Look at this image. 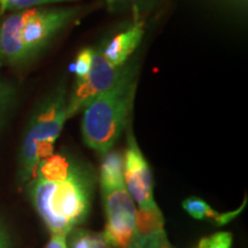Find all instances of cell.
Wrapping results in <instances>:
<instances>
[{"label":"cell","instance_id":"cell-17","mask_svg":"<svg viewBox=\"0 0 248 248\" xmlns=\"http://www.w3.org/2000/svg\"><path fill=\"white\" fill-rule=\"evenodd\" d=\"M141 248H175L167 239L166 233L159 234L156 237L151 238L145 241V243L139 244Z\"/></svg>","mask_w":248,"mask_h":248},{"label":"cell","instance_id":"cell-19","mask_svg":"<svg viewBox=\"0 0 248 248\" xmlns=\"http://www.w3.org/2000/svg\"><path fill=\"white\" fill-rule=\"evenodd\" d=\"M0 248H9L8 235L1 224H0Z\"/></svg>","mask_w":248,"mask_h":248},{"label":"cell","instance_id":"cell-4","mask_svg":"<svg viewBox=\"0 0 248 248\" xmlns=\"http://www.w3.org/2000/svg\"><path fill=\"white\" fill-rule=\"evenodd\" d=\"M66 120L67 91L66 85L60 84L39 105L27 128L18 156V178L22 184L36 176V145L40 141L55 142Z\"/></svg>","mask_w":248,"mask_h":248},{"label":"cell","instance_id":"cell-8","mask_svg":"<svg viewBox=\"0 0 248 248\" xmlns=\"http://www.w3.org/2000/svg\"><path fill=\"white\" fill-rule=\"evenodd\" d=\"M142 37V24H135L107 42L106 46L101 49V53L114 67H122L140 45Z\"/></svg>","mask_w":248,"mask_h":248},{"label":"cell","instance_id":"cell-10","mask_svg":"<svg viewBox=\"0 0 248 248\" xmlns=\"http://www.w3.org/2000/svg\"><path fill=\"white\" fill-rule=\"evenodd\" d=\"M162 233H166L164 221L157 204L150 208H139L136 212L135 238L139 244Z\"/></svg>","mask_w":248,"mask_h":248},{"label":"cell","instance_id":"cell-22","mask_svg":"<svg viewBox=\"0 0 248 248\" xmlns=\"http://www.w3.org/2000/svg\"><path fill=\"white\" fill-rule=\"evenodd\" d=\"M114 1H115V0H107V2H108V4H113Z\"/></svg>","mask_w":248,"mask_h":248},{"label":"cell","instance_id":"cell-2","mask_svg":"<svg viewBox=\"0 0 248 248\" xmlns=\"http://www.w3.org/2000/svg\"><path fill=\"white\" fill-rule=\"evenodd\" d=\"M79 12L80 7L16 11L0 23V57L11 63L31 60L73 22Z\"/></svg>","mask_w":248,"mask_h":248},{"label":"cell","instance_id":"cell-16","mask_svg":"<svg viewBox=\"0 0 248 248\" xmlns=\"http://www.w3.org/2000/svg\"><path fill=\"white\" fill-rule=\"evenodd\" d=\"M93 49L91 48H83L78 52L75 61V74L76 79L84 78L88 75L92 66L93 59Z\"/></svg>","mask_w":248,"mask_h":248},{"label":"cell","instance_id":"cell-7","mask_svg":"<svg viewBox=\"0 0 248 248\" xmlns=\"http://www.w3.org/2000/svg\"><path fill=\"white\" fill-rule=\"evenodd\" d=\"M124 183L130 197L138 203L139 208L156 206L150 166L131 132L128 133V146L124 153Z\"/></svg>","mask_w":248,"mask_h":248},{"label":"cell","instance_id":"cell-11","mask_svg":"<svg viewBox=\"0 0 248 248\" xmlns=\"http://www.w3.org/2000/svg\"><path fill=\"white\" fill-rule=\"evenodd\" d=\"M182 206L185 212L193 218L200 219V221L210 219V222H213L215 225L222 226L228 224L229 222H231L232 219H234L235 217L239 215L241 210H244L245 206H246V200L237 210L228 213H219L217 210H214L206 201L197 197H191L185 199L182 202Z\"/></svg>","mask_w":248,"mask_h":248},{"label":"cell","instance_id":"cell-6","mask_svg":"<svg viewBox=\"0 0 248 248\" xmlns=\"http://www.w3.org/2000/svg\"><path fill=\"white\" fill-rule=\"evenodd\" d=\"M107 222L104 235L111 247L124 248L135 238L136 207L125 187L102 192Z\"/></svg>","mask_w":248,"mask_h":248},{"label":"cell","instance_id":"cell-20","mask_svg":"<svg viewBox=\"0 0 248 248\" xmlns=\"http://www.w3.org/2000/svg\"><path fill=\"white\" fill-rule=\"evenodd\" d=\"M124 248H141L140 245H139V243L137 240H136V238H133V240L130 243L128 246L124 247Z\"/></svg>","mask_w":248,"mask_h":248},{"label":"cell","instance_id":"cell-3","mask_svg":"<svg viewBox=\"0 0 248 248\" xmlns=\"http://www.w3.org/2000/svg\"><path fill=\"white\" fill-rule=\"evenodd\" d=\"M137 66H123L109 89L97 95L84 108L82 135L90 148L104 155L122 133L133 107Z\"/></svg>","mask_w":248,"mask_h":248},{"label":"cell","instance_id":"cell-18","mask_svg":"<svg viewBox=\"0 0 248 248\" xmlns=\"http://www.w3.org/2000/svg\"><path fill=\"white\" fill-rule=\"evenodd\" d=\"M66 237L64 234H52L46 248H67Z\"/></svg>","mask_w":248,"mask_h":248},{"label":"cell","instance_id":"cell-12","mask_svg":"<svg viewBox=\"0 0 248 248\" xmlns=\"http://www.w3.org/2000/svg\"><path fill=\"white\" fill-rule=\"evenodd\" d=\"M69 156L63 154H53L38 164L36 176L47 182H61L67 178L71 168ZM35 176V177H36Z\"/></svg>","mask_w":248,"mask_h":248},{"label":"cell","instance_id":"cell-23","mask_svg":"<svg viewBox=\"0 0 248 248\" xmlns=\"http://www.w3.org/2000/svg\"><path fill=\"white\" fill-rule=\"evenodd\" d=\"M136 1H142V0H136Z\"/></svg>","mask_w":248,"mask_h":248},{"label":"cell","instance_id":"cell-1","mask_svg":"<svg viewBox=\"0 0 248 248\" xmlns=\"http://www.w3.org/2000/svg\"><path fill=\"white\" fill-rule=\"evenodd\" d=\"M92 173L85 166L73 162L67 178L47 182L32 178L29 193L33 207L51 234H69L89 215L93 191Z\"/></svg>","mask_w":248,"mask_h":248},{"label":"cell","instance_id":"cell-9","mask_svg":"<svg viewBox=\"0 0 248 248\" xmlns=\"http://www.w3.org/2000/svg\"><path fill=\"white\" fill-rule=\"evenodd\" d=\"M100 185L102 192L125 187L124 183V154L108 151L104 154L100 166Z\"/></svg>","mask_w":248,"mask_h":248},{"label":"cell","instance_id":"cell-14","mask_svg":"<svg viewBox=\"0 0 248 248\" xmlns=\"http://www.w3.org/2000/svg\"><path fill=\"white\" fill-rule=\"evenodd\" d=\"M66 1H75V0H0V9L2 12L7 9H20L33 8L38 6L47 5V4H59V2Z\"/></svg>","mask_w":248,"mask_h":248},{"label":"cell","instance_id":"cell-13","mask_svg":"<svg viewBox=\"0 0 248 248\" xmlns=\"http://www.w3.org/2000/svg\"><path fill=\"white\" fill-rule=\"evenodd\" d=\"M69 233V248H111L104 233H94L80 229H73Z\"/></svg>","mask_w":248,"mask_h":248},{"label":"cell","instance_id":"cell-5","mask_svg":"<svg viewBox=\"0 0 248 248\" xmlns=\"http://www.w3.org/2000/svg\"><path fill=\"white\" fill-rule=\"evenodd\" d=\"M122 67H114L101 51L93 52L92 66L84 78L76 79L73 92L67 100V120L83 110L97 95L115 83Z\"/></svg>","mask_w":248,"mask_h":248},{"label":"cell","instance_id":"cell-15","mask_svg":"<svg viewBox=\"0 0 248 248\" xmlns=\"http://www.w3.org/2000/svg\"><path fill=\"white\" fill-rule=\"evenodd\" d=\"M231 246L232 234L230 232H217L202 238L195 248H231Z\"/></svg>","mask_w":248,"mask_h":248},{"label":"cell","instance_id":"cell-21","mask_svg":"<svg viewBox=\"0 0 248 248\" xmlns=\"http://www.w3.org/2000/svg\"><path fill=\"white\" fill-rule=\"evenodd\" d=\"M2 110V99H0V114H1Z\"/></svg>","mask_w":248,"mask_h":248}]
</instances>
